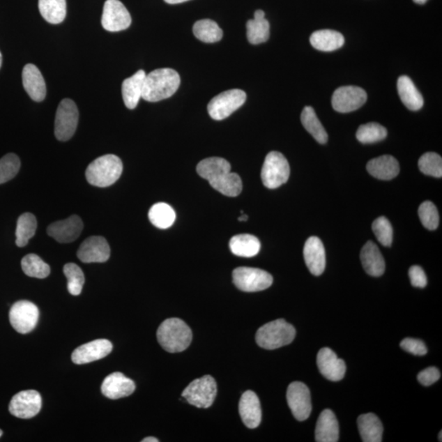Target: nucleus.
Here are the masks:
<instances>
[{
    "label": "nucleus",
    "mask_w": 442,
    "mask_h": 442,
    "mask_svg": "<svg viewBox=\"0 0 442 442\" xmlns=\"http://www.w3.org/2000/svg\"><path fill=\"white\" fill-rule=\"evenodd\" d=\"M418 216L426 229L434 230L439 227V214L436 206L430 201H423L418 208Z\"/></svg>",
    "instance_id": "43"
},
{
    "label": "nucleus",
    "mask_w": 442,
    "mask_h": 442,
    "mask_svg": "<svg viewBox=\"0 0 442 442\" xmlns=\"http://www.w3.org/2000/svg\"><path fill=\"white\" fill-rule=\"evenodd\" d=\"M233 280L238 289L247 293L260 291L273 284V277L269 273L251 267H238L233 271Z\"/></svg>",
    "instance_id": "10"
},
{
    "label": "nucleus",
    "mask_w": 442,
    "mask_h": 442,
    "mask_svg": "<svg viewBox=\"0 0 442 442\" xmlns=\"http://www.w3.org/2000/svg\"><path fill=\"white\" fill-rule=\"evenodd\" d=\"M102 26L107 31L126 30L131 24L130 14L119 0H107L103 6Z\"/></svg>",
    "instance_id": "13"
},
{
    "label": "nucleus",
    "mask_w": 442,
    "mask_h": 442,
    "mask_svg": "<svg viewBox=\"0 0 442 442\" xmlns=\"http://www.w3.org/2000/svg\"><path fill=\"white\" fill-rule=\"evenodd\" d=\"M145 77L144 70H139L132 77L125 79L122 83V98H123L125 107L129 109H135L140 98H142Z\"/></svg>",
    "instance_id": "25"
},
{
    "label": "nucleus",
    "mask_w": 442,
    "mask_h": 442,
    "mask_svg": "<svg viewBox=\"0 0 442 442\" xmlns=\"http://www.w3.org/2000/svg\"><path fill=\"white\" fill-rule=\"evenodd\" d=\"M239 415L248 429H256L261 422V407L259 398L252 391L243 394L239 402Z\"/></svg>",
    "instance_id": "23"
},
{
    "label": "nucleus",
    "mask_w": 442,
    "mask_h": 442,
    "mask_svg": "<svg viewBox=\"0 0 442 442\" xmlns=\"http://www.w3.org/2000/svg\"><path fill=\"white\" fill-rule=\"evenodd\" d=\"M296 336L295 328L284 319L267 323L261 326L256 335L258 346L266 350H275L290 344Z\"/></svg>",
    "instance_id": "5"
},
{
    "label": "nucleus",
    "mask_w": 442,
    "mask_h": 442,
    "mask_svg": "<svg viewBox=\"0 0 442 442\" xmlns=\"http://www.w3.org/2000/svg\"><path fill=\"white\" fill-rule=\"evenodd\" d=\"M300 121L305 129L313 136L319 144H326L328 141V134L326 129L319 121L316 112L312 107H305L300 115Z\"/></svg>",
    "instance_id": "34"
},
{
    "label": "nucleus",
    "mask_w": 442,
    "mask_h": 442,
    "mask_svg": "<svg viewBox=\"0 0 442 442\" xmlns=\"http://www.w3.org/2000/svg\"><path fill=\"white\" fill-rule=\"evenodd\" d=\"M440 378V371L436 367H429V368L421 371L418 375V382L426 387L435 383Z\"/></svg>",
    "instance_id": "46"
},
{
    "label": "nucleus",
    "mask_w": 442,
    "mask_h": 442,
    "mask_svg": "<svg viewBox=\"0 0 442 442\" xmlns=\"http://www.w3.org/2000/svg\"><path fill=\"white\" fill-rule=\"evenodd\" d=\"M362 441L364 442L382 441L383 427L379 417L369 413L361 415L357 420Z\"/></svg>",
    "instance_id": "29"
},
{
    "label": "nucleus",
    "mask_w": 442,
    "mask_h": 442,
    "mask_svg": "<svg viewBox=\"0 0 442 442\" xmlns=\"http://www.w3.org/2000/svg\"><path fill=\"white\" fill-rule=\"evenodd\" d=\"M366 168L371 176L382 181L393 180L399 172L397 160L391 155H383L370 160Z\"/></svg>",
    "instance_id": "24"
},
{
    "label": "nucleus",
    "mask_w": 442,
    "mask_h": 442,
    "mask_svg": "<svg viewBox=\"0 0 442 442\" xmlns=\"http://www.w3.org/2000/svg\"><path fill=\"white\" fill-rule=\"evenodd\" d=\"M123 164L114 154L103 155L89 165L86 176L91 185L106 188L114 185L121 176Z\"/></svg>",
    "instance_id": "4"
},
{
    "label": "nucleus",
    "mask_w": 442,
    "mask_h": 442,
    "mask_svg": "<svg viewBox=\"0 0 442 442\" xmlns=\"http://www.w3.org/2000/svg\"><path fill=\"white\" fill-rule=\"evenodd\" d=\"M135 390V384L133 381L120 372L108 375L101 386L102 393L112 399L129 397Z\"/></svg>",
    "instance_id": "21"
},
{
    "label": "nucleus",
    "mask_w": 442,
    "mask_h": 442,
    "mask_svg": "<svg viewBox=\"0 0 442 442\" xmlns=\"http://www.w3.org/2000/svg\"><path fill=\"white\" fill-rule=\"evenodd\" d=\"M22 268L27 276L45 279L50 274V267L36 254H28L22 258Z\"/></svg>",
    "instance_id": "37"
},
{
    "label": "nucleus",
    "mask_w": 442,
    "mask_h": 442,
    "mask_svg": "<svg viewBox=\"0 0 442 442\" xmlns=\"http://www.w3.org/2000/svg\"><path fill=\"white\" fill-rule=\"evenodd\" d=\"M22 84L32 100L42 102L46 96V84L38 68L26 64L22 70Z\"/></svg>",
    "instance_id": "22"
},
{
    "label": "nucleus",
    "mask_w": 442,
    "mask_h": 442,
    "mask_svg": "<svg viewBox=\"0 0 442 442\" xmlns=\"http://www.w3.org/2000/svg\"><path fill=\"white\" fill-rule=\"evenodd\" d=\"M2 63H3V56H2L1 52H0V68H1L2 67Z\"/></svg>",
    "instance_id": "53"
},
{
    "label": "nucleus",
    "mask_w": 442,
    "mask_h": 442,
    "mask_svg": "<svg viewBox=\"0 0 442 442\" xmlns=\"http://www.w3.org/2000/svg\"><path fill=\"white\" fill-rule=\"evenodd\" d=\"M230 251L235 256L252 257L257 255L261 250L259 239L251 234H238L229 241Z\"/></svg>",
    "instance_id": "31"
},
{
    "label": "nucleus",
    "mask_w": 442,
    "mask_h": 442,
    "mask_svg": "<svg viewBox=\"0 0 442 442\" xmlns=\"http://www.w3.org/2000/svg\"><path fill=\"white\" fill-rule=\"evenodd\" d=\"M37 229L36 216L31 213H24L17 220L16 229V244L20 247L27 245L30 239L34 236Z\"/></svg>",
    "instance_id": "36"
},
{
    "label": "nucleus",
    "mask_w": 442,
    "mask_h": 442,
    "mask_svg": "<svg viewBox=\"0 0 442 442\" xmlns=\"http://www.w3.org/2000/svg\"><path fill=\"white\" fill-rule=\"evenodd\" d=\"M21 167L20 158L14 153H8L0 159V185L13 180Z\"/></svg>",
    "instance_id": "42"
},
{
    "label": "nucleus",
    "mask_w": 442,
    "mask_h": 442,
    "mask_svg": "<svg viewBox=\"0 0 442 442\" xmlns=\"http://www.w3.org/2000/svg\"><path fill=\"white\" fill-rule=\"evenodd\" d=\"M441 434H442V432L441 431V432H440V434H439V441H442V440H441Z\"/></svg>",
    "instance_id": "54"
},
{
    "label": "nucleus",
    "mask_w": 442,
    "mask_h": 442,
    "mask_svg": "<svg viewBox=\"0 0 442 442\" xmlns=\"http://www.w3.org/2000/svg\"><path fill=\"white\" fill-rule=\"evenodd\" d=\"M197 172L211 187L223 195L237 197L241 194L243 183L238 174L231 172V166L227 160L209 158L202 160L197 167Z\"/></svg>",
    "instance_id": "1"
},
{
    "label": "nucleus",
    "mask_w": 442,
    "mask_h": 442,
    "mask_svg": "<svg viewBox=\"0 0 442 442\" xmlns=\"http://www.w3.org/2000/svg\"><path fill=\"white\" fill-rule=\"evenodd\" d=\"M142 441L143 442H158L159 441L156 439V437L149 436V437H146V439L142 440Z\"/></svg>",
    "instance_id": "50"
},
{
    "label": "nucleus",
    "mask_w": 442,
    "mask_h": 442,
    "mask_svg": "<svg viewBox=\"0 0 442 442\" xmlns=\"http://www.w3.org/2000/svg\"><path fill=\"white\" fill-rule=\"evenodd\" d=\"M83 227L82 220L78 215H73L67 219L52 223L47 228V234L60 243H69L77 241Z\"/></svg>",
    "instance_id": "16"
},
{
    "label": "nucleus",
    "mask_w": 442,
    "mask_h": 442,
    "mask_svg": "<svg viewBox=\"0 0 442 442\" xmlns=\"http://www.w3.org/2000/svg\"><path fill=\"white\" fill-rule=\"evenodd\" d=\"M418 167L427 176L441 178L442 159L439 154L427 153L418 160Z\"/></svg>",
    "instance_id": "41"
},
{
    "label": "nucleus",
    "mask_w": 442,
    "mask_h": 442,
    "mask_svg": "<svg viewBox=\"0 0 442 442\" xmlns=\"http://www.w3.org/2000/svg\"><path fill=\"white\" fill-rule=\"evenodd\" d=\"M112 351V344L107 340H97L86 343L73 351L72 360L75 364L84 365L105 358Z\"/></svg>",
    "instance_id": "19"
},
{
    "label": "nucleus",
    "mask_w": 442,
    "mask_h": 442,
    "mask_svg": "<svg viewBox=\"0 0 442 442\" xmlns=\"http://www.w3.org/2000/svg\"><path fill=\"white\" fill-rule=\"evenodd\" d=\"M360 260L367 274L379 277L385 271V261L377 245L372 241L367 242L360 252Z\"/></svg>",
    "instance_id": "27"
},
{
    "label": "nucleus",
    "mask_w": 442,
    "mask_h": 442,
    "mask_svg": "<svg viewBox=\"0 0 442 442\" xmlns=\"http://www.w3.org/2000/svg\"><path fill=\"white\" fill-rule=\"evenodd\" d=\"M247 40L252 45H259L269 40L270 23L266 18H254L247 22Z\"/></svg>",
    "instance_id": "38"
},
{
    "label": "nucleus",
    "mask_w": 442,
    "mask_h": 442,
    "mask_svg": "<svg viewBox=\"0 0 442 442\" xmlns=\"http://www.w3.org/2000/svg\"><path fill=\"white\" fill-rule=\"evenodd\" d=\"M397 91L404 105L411 111L421 109L423 106V98L420 91L407 76L399 77Z\"/></svg>",
    "instance_id": "28"
},
{
    "label": "nucleus",
    "mask_w": 442,
    "mask_h": 442,
    "mask_svg": "<svg viewBox=\"0 0 442 442\" xmlns=\"http://www.w3.org/2000/svg\"><path fill=\"white\" fill-rule=\"evenodd\" d=\"M246 98V93L241 89H229L211 100L208 106V114L215 121L227 119L244 105Z\"/></svg>",
    "instance_id": "8"
},
{
    "label": "nucleus",
    "mask_w": 442,
    "mask_h": 442,
    "mask_svg": "<svg viewBox=\"0 0 442 442\" xmlns=\"http://www.w3.org/2000/svg\"><path fill=\"white\" fill-rule=\"evenodd\" d=\"M340 440V425L330 410H324L318 418L316 427L317 442H337Z\"/></svg>",
    "instance_id": "26"
},
{
    "label": "nucleus",
    "mask_w": 442,
    "mask_h": 442,
    "mask_svg": "<svg viewBox=\"0 0 442 442\" xmlns=\"http://www.w3.org/2000/svg\"><path fill=\"white\" fill-rule=\"evenodd\" d=\"M254 18H257V20H261V18H265V13L262 10H257L254 14Z\"/></svg>",
    "instance_id": "48"
},
{
    "label": "nucleus",
    "mask_w": 442,
    "mask_h": 442,
    "mask_svg": "<svg viewBox=\"0 0 442 442\" xmlns=\"http://www.w3.org/2000/svg\"><path fill=\"white\" fill-rule=\"evenodd\" d=\"M181 84L180 75L172 68H160L146 75L142 98L155 102L171 98Z\"/></svg>",
    "instance_id": "2"
},
{
    "label": "nucleus",
    "mask_w": 442,
    "mask_h": 442,
    "mask_svg": "<svg viewBox=\"0 0 442 442\" xmlns=\"http://www.w3.org/2000/svg\"><path fill=\"white\" fill-rule=\"evenodd\" d=\"M164 1L169 4H177L190 1V0H164Z\"/></svg>",
    "instance_id": "49"
},
{
    "label": "nucleus",
    "mask_w": 442,
    "mask_h": 442,
    "mask_svg": "<svg viewBox=\"0 0 442 442\" xmlns=\"http://www.w3.org/2000/svg\"><path fill=\"white\" fill-rule=\"evenodd\" d=\"M367 100V93L357 86H342L336 89L332 98L333 109L347 114L359 109Z\"/></svg>",
    "instance_id": "15"
},
{
    "label": "nucleus",
    "mask_w": 442,
    "mask_h": 442,
    "mask_svg": "<svg viewBox=\"0 0 442 442\" xmlns=\"http://www.w3.org/2000/svg\"><path fill=\"white\" fill-rule=\"evenodd\" d=\"M218 393V385L210 375L195 379L183 390L182 397L192 406L197 408H209L215 402Z\"/></svg>",
    "instance_id": "7"
},
{
    "label": "nucleus",
    "mask_w": 442,
    "mask_h": 442,
    "mask_svg": "<svg viewBox=\"0 0 442 442\" xmlns=\"http://www.w3.org/2000/svg\"><path fill=\"white\" fill-rule=\"evenodd\" d=\"M401 347L409 353L416 356H425L427 352L425 342L415 338H404L401 342Z\"/></svg>",
    "instance_id": "45"
},
{
    "label": "nucleus",
    "mask_w": 442,
    "mask_h": 442,
    "mask_svg": "<svg viewBox=\"0 0 442 442\" xmlns=\"http://www.w3.org/2000/svg\"><path fill=\"white\" fill-rule=\"evenodd\" d=\"M287 402L296 420H307L312 411V404L307 385L300 382L291 383L287 391Z\"/></svg>",
    "instance_id": "12"
},
{
    "label": "nucleus",
    "mask_w": 442,
    "mask_h": 442,
    "mask_svg": "<svg viewBox=\"0 0 442 442\" xmlns=\"http://www.w3.org/2000/svg\"><path fill=\"white\" fill-rule=\"evenodd\" d=\"M42 398L35 390L18 393L9 404L8 410L13 416L28 420L38 415L41 410Z\"/></svg>",
    "instance_id": "14"
},
{
    "label": "nucleus",
    "mask_w": 442,
    "mask_h": 442,
    "mask_svg": "<svg viewBox=\"0 0 442 442\" xmlns=\"http://www.w3.org/2000/svg\"><path fill=\"white\" fill-rule=\"evenodd\" d=\"M192 31L197 39L205 43H215L222 39L223 31L218 23L210 20L195 22Z\"/></svg>",
    "instance_id": "35"
},
{
    "label": "nucleus",
    "mask_w": 442,
    "mask_h": 442,
    "mask_svg": "<svg viewBox=\"0 0 442 442\" xmlns=\"http://www.w3.org/2000/svg\"><path fill=\"white\" fill-rule=\"evenodd\" d=\"M110 247L101 236H91L79 246L77 257L84 263H103L110 258Z\"/></svg>",
    "instance_id": "17"
},
{
    "label": "nucleus",
    "mask_w": 442,
    "mask_h": 442,
    "mask_svg": "<svg viewBox=\"0 0 442 442\" xmlns=\"http://www.w3.org/2000/svg\"><path fill=\"white\" fill-rule=\"evenodd\" d=\"M149 220L159 229H166L172 227L176 219V211L170 205L159 202L149 210Z\"/></svg>",
    "instance_id": "33"
},
{
    "label": "nucleus",
    "mask_w": 442,
    "mask_h": 442,
    "mask_svg": "<svg viewBox=\"0 0 442 442\" xmlns=\"http://www.w3.org/2000/svg\"><path fill=\"white\" fill-rule=\"evenodd\" d=\"M409 276H410L411 284L416 288H425L427 286V280L425 272L418 266L411 267L409 270Z\"/></svg>",
    "instance_id": "47"
},
{
    "label": "nucleus",
    "mask_w": 442,
    "mask_h": 442,
    "mask_svg": "<svg viewBox=\"0 0 442 442\" xmlns=\"http://www.w3.org/2000/svg\"><path fill=\"white\" fill-rule=\"evenodd\" d=\"M317 365L319 372L328 380L337 382L344 378L346 370L345 362L338 358L330 348L324 347L319 351Z\"/></svg>",
    "instance_id": "18"
},
{
    "label": "nucleus",
    "mask_w": 442,
    "mask_h": 442,
    "mask_svg": "<svg viewBox=\"0 0 442 442\" xmlns=\"http://www.w3.org/2000/svg\"><path fill=\"white\" fill-rule=\"evenodd\" d=\"M305 264L312 275H321L326 269V257L323 244L317 237H310L304 246Z\"/></svg>",
    "instance_id": "20"
},
{
    "label": "nucleus",
    "mask_w": 442,
    "mask_h": 442,
    "mask_svg": "<svg viewBox=\"0 0 442 442\" xmlns=\"http://www.w3.org/2000/svg\"><path fill=\"white\" fill-rule=\"evenodd\" d=\"M157 337L160 345L171 353L187 349L192 342L191 328L178 318L167 319L159 326Z\"/></svg>",
    "instance_id": "3"
},
{
    "label": "nucleus",
    "mask_w": 442,
    "mask_h": 442,
    "mask_svg": "<svg viewBox=\"0 0 442 442\" xmlns=\"http://www.w3.org/2000/svg\"><path fill=\"white\" fill-rule=\"evenodd\" d=\"M79 121V111L76 103L65 98L59 105L55 116L54 134L59 141H68L76 132Z\"/></svg>",
    "instance_id": "9"
},
{
    "label": "nucleus",
    "mask_w": 442,
    "mask_h": 442,
    "mask_svg": "<svg viewBox=\"0 0 442 442\" xmlns=\"http://www.w3.org/2000/svg\"><path fill=\"white\" fill-rule=\"evenodd\" d=\"M243 213V211H242ZM248 219V216L246 214H242L241 218H238L239 221H246Z\"/></svg>",
    "instance_id": "51"
},
{
    "label": "nucleus",
    "mask_w": 442,
    "mask_h": 442,
    "mask_svg": "<svg viewBox=\"0 0 442 442\" xmlns=\"http://www.w3.org/2000/svg\"><path fill=\"white\" fill-rule=\"evenodd\" d=\"M427 1V0H413V2L418 4H423V3H425Z\"/></svg>",
    "instance_id": "52"
},
{
    "label": "nucleus",
    "mask_w": 442,
    "mask_h": 442,
    "mask_svg": "<svg viewBox=\"0 0 442 442\" xmlns=\"http://www.w3.org/2000/svg\"><path fill=\"white\" fill-rule=\"evenodd\" d=\"M372 229L379 242L384 247L392 245L393 238V229L389 220L381 216L376 219L372 224Z\"/></svg>",
    "instance_id": "44"
},
{
    "label": "nucleus",
    "mask_w": 442,
    "mask_h": 442,
    "mask_svg": "<svg viewBox=\"0 0 442 442\" xmlns=\"http://www.w3.org/2000/svg\"><path fill=\"white\" fill-rule=\"evenodd\" d=\"M3 435V431L1 429H0V437H1Z\"/></svg>",
    "instance_id": "55"
},
{
    "label": "nucleus",
    "mask_w": 442,
    "mask_h": 442,
    "mask_svg": "<svg viewBox=\"0 0 442 442\" xmlns=\"http://www.w3.org/2000/svg\"><path fill=\"white\" fill-rule=\"evenodd\" d=\"M63 272L68 279L69 293L73 296L81 294L84 284V275L81 268L74 263H68L63 267Z\"/></svg>",
    "instance_id": "40"
},
{
    "label": "nucleus",
    "mask_w": 442,
    "mask_h": 442,
    "mask_svg": "<svg viewBox=\"0 0 442 442\" xmlns=\"http://www.w3.org/2000/svg\"><path fill=\"white\" fill-rule=\"evenodd\" d=\"M314 49L323 52H332L342 48L344 45V37L340 32L333 30L314 31L310 38Z\"/></svg>",
    "instance_id": "30"
},
{
    "label": "nucleus",
    "mask_w": 442,
    "mask_h": 442,
    "mask_svg": "<svg viewBox=\"0 0 442 442\" xmlns=\"http://www.w3.org/2000/svg\"><path fill=\"white\" fill-rule=\"evenodd\" d=\"M38 307L29 300H20L12 305L9 312V321L17 333L26 335L34 329L38 323Z\"/></svg>",
    "instance_id": "11"
},
{
    "label": "nucleus",
    "mask_w": 442,
    "mask_h": 442,
    "mask_svg": "<svg viewBox=\"0 0 442 442\" xmlns=\"http://www.w3.org/2000/svg\"><path fill=\"white\" fill-rule=\"evenodd\" d=\"M38 6L41 16L51 24L62 23L67 16L66 0H39Z\"/></svg>",
    "instance_id": "32"
},
{
    "label": "nucleus",
    "mask_w": 442,
    "mask_h": 442,
    "mask_svg": "<svg viewBox=\"0 0 442 442\" xmlns=\"http://www.w3.org/2000/svg\"><path fill=\"white\" fill-rule=\"evenodd\" d=\"M388 131L385 127L376 122L362 125L357 130L356 138L362 144L379 142L387 137Z\"/></svg>",
    "instance_id": "39"
},
{
    "label": "nucleus",
    "mask_w": 442,
    "mask_h": 442,
    "mask_svg": "<svg viewBox=\"0 0 442 442\" xmlns=\"http://www.w3.org/2000/svg\"><path fill=\"white\" fill-rule=\"evenodd\" d=\"M290 167L288 160L279 152L267 154L261 169V180L268 189L274 190L289 181Z\"/></svg>",
    "instance_id": "6"
}]
</instances>
